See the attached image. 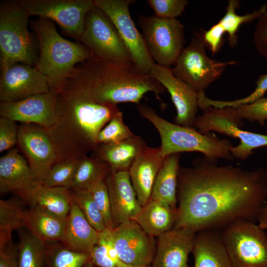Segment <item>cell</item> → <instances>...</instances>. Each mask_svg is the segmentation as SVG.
Returning <instances> with one entry per match:
<instances>
[{
    "instance_id": "cell-31",
    "label": "cell",
    "mask_w": 267,
    "mask_h": 267,
    "mask_svg": "<svg viewBox=\"0 0 267 267\" xmlns=\"http://www.w3.org/2000/svg\"><path fill=\"white\" fill-rule=\"evenodd\" d=\"M22 201L17 198L0 200V247L12 241L14 230L24 226Z\"/></svg>"
},
{
    "instance_id": "cell-27",
    "label": "cell",
    "mask_w": 267,
    "mask_h": 267,
    "mask_svg": "<svg viewBox=\"0 0 267 267\" xmlns=\"http://www.w3.org/2000/svg\"><path fill=\"white\" fill-rule=\"evenodd\" d=\"M22 218L24 226L44 243L61 241L66 218L34 208L24 210Z\"/></svg>"
},
{
    "instance_id": "cell-32",
    "label": "cell",
    "mask_w": 267,
    "mask_h": 267,
    "mask_svg": "<svg viewBox=\"0 0 267 267\" xmlns=\"http://www.w3.org/2000/svg\"><path fill=\"white\" fill-rule=\"evenodd\" d=\"M45 244L44 267H84L90 263L89 254L70 250L60 242Z\"/></svg>"
},
{
    "instance_id": "cell-39",
    "label": "cell",
    "mask_w": 267,
    "mask_h": 267,
    "mask_svg": "<svg viewBox=\"0 0 267 267\" xmlns=\"http://www.w3.org/2000/svg\"><path fill=\"white\" fill-rule=\"evenodd\" d=\"M103 217L106 228H113V222L108 190L105 179L101 180L89 188Z\"/></svg>"
},
{
    "instance_id": "cell-29",
    "label": "cell",
    "mask_w": 267,
    "mask_h": 267,
    "mask_svg": "<svg viewBox=\"0 0 267 267\" xmlns=\"http://www.w3.org/2000/svg\"><path fill=\"white\" fill-rule=\"evenodd\" d=\"M176 217V210L160 202L150 199L132 220L153 237L172 229Z\"/></svg>"
},
{
    "instance_id": "cell-43",
    "label": "cell",
    "mask_w": 267,
    "mask_h": 267,
    "mask_svg": "<svg viewBox=\"0 0 267 267\" xmlns=\"http://www.w3.org/2000/svg\"><path fill=\"white\" fill-rule=\"evenodd\" d=\"M253 41L259 54L267 58V9L258 19L253 34Z\"/></svg>"
},
{
    "instance_id": "cell-20",
    "label": "cell",
    "mask_w": 267,
    "mask_h": 267,
    "mask_svg": "<svg viewBox=\"0 0 267 267\" xmlns=\"http://www.w3.org/2000/svg\"><path fill=\"white\" fill-rule=\"evenodd\" d=\"M40 184L35 179L26 159L16 148L0 158V193L15 194L21 198Z\"/></svg>"
},
{
    "instance_id": "cell-36",
    "label": "cell",
    "mask_w": 267,
    "mask_h": 267,
    "mask_svg": "<svg viewBox=\"0 0 267 267\" xmlns=\"http://www.w3.org/2000/svg\"><path fill=\"white\" fill-rule=\"evenodd\" d=\"M134 134L124 123L123 114L120 110L99 132L97 137V144L117 143Z\"/></svg>"
},
{
    "instance_id": "cell-1",
    "label": "cell",
    "mask_w": 267,
    "mask_h": 267,
    "mask_svg": "<svg viewBox=\"0 0 267 267\" xmlns=\"http://www.w3.org/2000/svg\"><path fill=\"white\" fill-rule=\"evenodd\" d=\"M217 160L198 158L191 167H180L173 228L197 233L223 230L239 220L257 221L267 198V170L218 166Z\"/></svg>"
},
{
    "instance_id": "cell-38",
    "label": "cell",
    "mask_w": 267,
    "mask_h": 267,
    "mask_svg": "<svg viewBox=\"0 0 267 267\" xmlns=\"http://www.w3.org/2000/svg\"><path fill=\"white\" fill-rule=\"evenodd\" d=\"M256 88L254 91L248 96L233 101L215 100L204 96L201 99V104L204 107L212 106L216 108L225 107H235L240 105L253 102L264 97L267 91V74L261 75L256 81Z\"/></svg>"
},
{
    "instance_id": "cell-48",
    "label": "cell",
    "mask_w": 267,
    "mask_h": 267,
    "mask_svg": "<svg viewBox=\"0 0 267 267\" xmlns=\"http://www.w3.org/2000/svg\"><path fill=\"white\" fill-rule=\"evenodd\" d=\"M116 267H151L150 266H133L127 265L122 262H121L120 260L116 264Z\"/></svg>"
},
{
    "instance_id": "cell-45",
    "label": "cell",
    "mask_w": 267,
    "mask_h": 267,
    "mask_svg": "<svg viewBox=\"0 0 267 267\" xmlns=\"http://www.w3.org/2000/svg\"><path fill=\"white\" fill-rule=\"evenodd\" d=\"M90 263L97 267H116V265L108 256L106 248L98 238L89 253Z\"/></svg>"
},
{
    "instance_id": "cell-34",
    "label": "cell",
    "mask_w": 267,
    "mask_h": 267,
    "mask_svg": "<svg viewBox=\"0 0 267 267\" xmlns=\"http://www.w3.org/2000/svg\"><path fill=\"white\" fill-rule=\"evenodd\" d=\"M239 3L236 0H228L226 13L219 21L227 34L228 43L231 47H234L237 44V33L241 25L258 20L267 9V5L264 4L252 13L239 15L235 12Z\"/></svg>"
},
{
    "instance_id": "cell-7",
    "label": "cell",
    "mask_w": 267,
    "mask_h": 267,
    "mask_svg": "<svg viewBox=\"0 0 267 267\" xmlns=\"http://www.w3.org/2000/svg\"><path fill=\"white\" fill-rule=\"evenodd\" d=\"M203 113L197 117L195 128L204 134L217 132L233 138L240 143L231 146L229 151L234 158L244 161L253 153V150L267 146V135L252 133L241 129L242 120L236 108H216L208 106L202 109Z\"/></svg>"
},
{
    "instance_id": "cell-5",
    "label": "cell",
    "mask_w": 267,
    "mask_h": 267,
    "mask_svg": "<svg viewBox=\"0 0 267 267\" xmlns=\"http://www.w3.org/2000/svg\"><path fill=\"white\" fill-rule=\"evenodd\" d=\"M136 108L140 115L149 121L158 131L163 158L173 154L196 151L212 160L222 158L234 160L229 151L232 144L228 139H221L212 132L204 134L194 128L172 123L159 116L146 105L139 104Z\"/></svg>"
},
{
    "instance_id": "cell-35",
    "label": "cell",
    "mask_w": 267,
    "mask_h": 267,
    "mask_svg": "<svg viewBox=\"0 0 267 267\" xmlns=\"http://www.w3.org/2000/svg\"><path fill=\"white\" fill-rule=\"evenodd\" d=\"M70 190L73 203L79 207L91 226L98 232L103 231L106 228L103 217L88 189Z\"/></svg>"
},
{
    "instance_id": "cell-9",
    "label": "cell",
    "mask_w": 267,
    "mask_h": 267,
    "mask_svg": "<svg viewBox=\"0 0 267 267\" xmlns=\"http://www.w3.org/2000/svg\"><path fill=\"white\" fill-rule=\"evenodd\" d=\"M78 42L99 60L129 64L130 54L115 25L108 16L94 5L87 14L84 32Z\"/></svg>"
},
{
    "instance_id": "cell-3",
    "label": "cell",
    "mask_w": 267,
    "mask_h": 267,
    "mask_svg": "<svg viewBox=\"0 0 267 267\" xmlns=\"http://www.w3.org/2000/svg\"><path fill=\"white\" fill-rule=\"evenodd\" d=\"M96 59L92 94L98 103L117 105L131 102L137 105L147 92H154L160 100L159 95L166 90L149 74L138 71L133 63Z\"/></svg>"
},
{
    "instance_id": "cell-10",
    "label": "cell",
    "mask_w": 267,
    "mask_h": 267,
    "mask_svg": "<svg viewBox=\"0 0 267 267\" xmlns=\"http://www.w3.org/2000/svg\"><path fill=\"white\" fill-rule=\"evenodd\" d=\"M222 236L231 267H267V235L254 222L236 221Z\"/></svg>"
},
{
    "instance_id": "cell-4",
    "label": "cell",
    "mask_w": 267,
    "mask_h": 267,
    "mask_svg": "<svg viewBox=\"0 0 267 267\" xmlns=\"http://www.w3.org/2000/svg\"><path fill=\"white\" fill-rule=\"evenodd\" d=\"M31 26L40 50L35 66L46 77L50 89H56L78 64L91 57L82 43L62 37L51 20L39 17L31 21Z\"/></svg>"
},
{
    "instance_id": "cell-46",
    "label": "cell",
    "mask_w": 267,
    "mask_h": 267,
    "mask_svg": "<svg viewBox=\"0 0 267 267\" xmlns=\"http://www.w3.org/2000/svg\"><path fill=\"white\" fill-rule=\"evenodd\" d=\"M0 267H17V246L12 241L0 247Z\"/></svg>"
},
{
    "instance_id": "cell-28",
    "label": "cell",
    "mask_w": 267,
    "mask_h": 267,
    "mask_svg": "<svg viewBox=\"0 0 267 267\" xmlns=\"http://www.w3.org/2000/svg\"><path fill=\"white\" fill-rule=\"evenodd\" d=\"M180 156V154L176 153L164 158L156 178L150 199L166 204L176 210Z\"/></svg>"
},
{
    "instance_id": "cell-22",
    "label": "cell",
    "mask_w": 267,
    "mask_h": 267,
    "mask_svg": "<svg viewBox=\"0 0 267 267\" xmlns=\"http://www.w3.org/2000/svg\"><path fill=\"white\" fill-rule=\"evenodd\" d=\"M164 159L160 147L146 146L128 171L137 199L142 207L150 199L154 182Z\"/></svg>"
},
{
    "instance_id": "cell-15",
    "label": "cell",
    "mask_w": 267,
    "mask_h": 267,
    "mask_svg": "<svg viewBox=\"0 0 267 267\" xmlns=\"http://www.w3.org/2000/svg\"><path fill=\"white\" fill-rule=\"evenodd\" d=\"M110 236L119 260L133 266H150L155 256L153 237L134 220L110 228Z\"/></svg>"
},
{
    "instance_id": "cell-12",
    "label": "cell",
    "mask_w": 267,
    "mask_h": 267,
    "mask_svg": "<svg viewBox=\"0 0 267 267\" xmlns=\"http://www.w3.org/2000/svg\"><path fill=\"white\" fill-rule=\"evenodd\" d=\"M28 16L56 22L68 36L79 41L85 29V18L95 5L94 0H19Z\"/></svg>"
},
{
    "instance_id": "cell-19",
    "label": "cell",
    "mask_w": 267,
    "mask_h": 267,
    "mask_svg": "<svg viewBox=\"0 0 267 267\" xmlns=\"http://www.w3.org/2000/svg\"><path fill=\"white\" fill-rule=\"evenodd\" d=\"M109 196L113 228L132 220L142 207L136 197L128 171L110 172L105 178Z\"/></svg>"
},
{
    "instance_id": "cell-33",
    "label": "cell",
    "mask_w": 267,
    "mask_h": 267,
    "mask_svg": "<svg viewBox=\"0 0 267 267\" xmlns=\"http://www.w3.org/2000/svg\"><path fill=\"white\" fill-rule=\"evenodd\" d=\"M17 267H44L45 244L28 232H20Z\"/></svg>"
},
{
    "instance_id": "cell-16",
    "label": "cell",
    "mask_w": 267,
    "mask_h": 267,
    "mask_svg": "<svg viewBox=\"0 0 267 267\" xmlns=\"http://www.w3.org/2000/svg\"><path fill=\"white\" fill-rule=\"evenodd\" d=\"M149 75L169 92L177 110L175 124L195 129L198 94L187 84L175 77L170 67L155 63Z\"/></svg>"
},
{
    "instance_id": "cell-26",
    "label": "cell",
    "mask_w": 267,
    "mask_h": 267,
    "mask_svg": "<svg viewBox=\"0 0 267 267\" xmlns=\"http://www.w3.org/2000/svg\"><path fill=\"white\" fill-rule=\"evenodd\" d=\"M30 208L38 209L66 218L73 203L70 190L64 187L39 184L20 198Z\"/></svg>"
},
{
    "instance_id": "cell-25",
    "label": "cell",
    "mask_w": 267,
    "mask_h": 267,
    "mask_svg": "<svg viewBox=\"0 0 267 267\" xmlns=\"http://www.w3.org/2000/svg\"><path fill=\"white\" fill-rule=\"evenodd\" d=\"M146 146L141 137L134 134L117 143L98 144L91 156L107 163L113 170L129 171Z\"/></svg>"
},
{
    "instance_id": "cell-37",
    "label": "cell",
    "mask_w": 267,
    "mask_h": 267,
    "mask_svg": "<svg viewBox=\"0 0 267 267\" xmlns=\"http://www.w3.org/2000/svg\"><path fill=\"white\" fill-rule=\"evenodd\" d=\"M79 161H67L55 163L44 179L42 185L46 187L68 188Z\"/></svg>"
},
{
    "instance_id": "cell-44",
    "label": "cell",
    "mask_w": 267,
    "mask_h": 267,
    "mask_svg": "<svg viewBox=\"0 0 267 267\" xmlns=\"http://www.w3.org/2000/svg\"><path fill=\"white\" fill-rule=\"evenodd\" d=\"M225 33L223 28L218 22L207 31L202 33L203 39L206 46H208L212 55L217 53L223 44V37Z\"/></svg>"
},
{
    "instance_id": "cell-24",
    "label": "cell",
    "mask_w": 267,
    "mask_h": 267,
    "mask_svg": "<svg viewBox=\"0 0 267 267\" xmlns=\"http://www.w3.org/2000/svg\"><path fill=\"white\" fill-rule=\"evenodd\" d=\"M192 252L194 267H231L222 232L218 230L197 232Z\"/></svg>"
},
{
    "instance_id": "cell-23",
    "label": "cell",
    "mask_w": 267,
    "mask_h": 267,
    "mask_svg": "<svg viewBox=\"0 0 267 267\" xmlns=\"http://www.w3.org/2000/svg\"><path fill=\"white\" fill-rule=\"evenodd\" d=\"M99 232L87 220L79 207L73 203L67 215L60 242L68 249L89 254L98 242Z\"/></svg>"
},
{
    "instance_id": "cell-8",
    "label": "cell",
    "mask_w": 267,
    "mask_h": 267,
    "mask_svg": "<svg viewBox=\"0 0 267 267\" xmlns=\"http://www.w3.org/2000/svg\"><path fill=\"white\" fill-rule=\"evenodd\" d=\"M202 33L195 34L184 48L174 67L173 75L187 84L198 94L205 93L207 88L219 78L226 67L235 61L223 62L209 57Z\"/></svg>"
},
{
    "instance_id": "cell-2",
    "label": "cell",
    "mask_w": 267,
    "mask_h": 267,
    "mask_svg": "<svg viewBox=\"0 0 267 267\" xmlns=\"http://www.w3.org/2000/svg\"><path fill=\"white\" fill-rule=\"evenodd\" d=\"M97 68L90 57L78 64L56 88L55 121L47 129L56 163L79 161L97 145L101 129L120 111L117 105L97 102L92 88Z\"/></svg>"
},
{
    "instance_id": "cell-40",
    "label": "cell",
    "mask_w": 267,
    "mask_h": 267,
    "mask_svg": "<svg viewBox=\"0 0 267 267\" xmlns=\"http://www.w3.org/2000/svg\"><path fill=\"white\" fill-rule=\"evenodd\" d=\"M148 5L160 18L173 19L184 11L188 1L186 0H148Z\"/></svg>"
},
{
    "instance_id": "cell-13",
    "label": "cell",
    "mask_w": 267,
    "mask_h": 267,
    "mask_svg": "<svg viewBox=\"0 0 267 267\" xmlns=\"http://www.w3.org/2000/svg\"><path fill=\"white\" fill-rule=\"evenodd\" d=\"M132 0H94V4L110 18L130 54L132 62L140 72L149 74L155 63L147 48L143 36L131 17Z\"/></svg>"
},
{
    "instance_id": "cell-49",
    "label": "cell",
    "mask_w": 267,
    "mask_h": 267,
    "mask_svg": "<svg viewBox=\"0 0 267 267\" xmlns=\"http://www.w3.org/2000/svg\"><path fill=\"white\" fill-rule=\"evenodd\" d=\"M84 267H96L90 263H88Z\"/></svg>"
},
{
    "instance_id": "cell-42",
    "label": "cell",
    "mask_w": 267,
    "mask_h": 267,
    "mask_svg": "<svg viewBox=\"0 0 267 267\" xmlns=\"http://www.w3.org/2000/svg\"><path fill=\"white\" fill-rule=\"evenodd\" d=\"M18 126L16 122L0 117V152L13 148L17 144Z\"/></svg>"
},
{
    "instance_id": "cell-41",
    "label": "cell",
    "mask_w": 267,
    "mask_h": 267,
    "mask_svg": "<svg viewBox=\"0 0 267 267\" xmlns=\"http://www.w3.org/2000/svg\"><path fill=\"white\" fill-rule=\"evenodd\" d=\"M240 117L250 122H257L263 126L267 120V97H261L253 102L235 107Z\"/></svg>"
},
{
    "instance_id": "cell-18",
    "label": "cell",
    "mask_w": 267,
    "mask_h": 267,
    "mask_svg": "<svg viewBox=\"0 0 267 267\" xmlns=\"http://www.w3.org/2000/svg\"><path fill=\"white\" fill-rule=\"evenodd\" d=\"M46 77L35 66L16 63L1 72L0 102H14L49 91Z\"/></svg>"
},
{
    "instance_id": "cell-17",
    "label": "cell",
    "mask_w": 267,
    "mask_h": 267,
    "mask_svg": "<svg viewBox=\"0 0 267 267\" xmlns=\"http://www.w3.org/2000/svg\"><path fill=\"white\" fill-rule=\"evenodd\" d=\"M56 91L32 95L14 102H0V116L21 124H33L46 129L55 121Z\"/></svg>"
},
{
    "instance_id": "cell-11",
    "label": "cell",
    "mask_w": 267,
    "mask_h": 267,
    "mask_svg": "<svg viewBox=\"0 0 267 267\" xmlns=\"http://www.w3.org/2000/svg\"><path fill=\"white\" fill-rule=\"evenodd\" d=\"M139 24L148 51L154 62L169 67L174 65L184 49L183 25L177 18L143 15L139 17Z\"/></svg>"
},
{
    "instance_id": "cell-21",
    "label": "cell",
    "mask_w": 267,
    "mask_h": 267,
    "mask_svg": "<svg viewBox=\"0 0 267 267\" xmlns=\"http://www.w3.org/2000/svg\"><path fill=\"white\" fill-rule=\"evenodd\" d=\"M196 233L188 228H173L159 236L152 267H187Z\"/></svg>"
},
{
    "instance_id": "cell-47",
    "label": "cell",
    "mask_w": 267,
    "mask_h": 267,
    "mask_svg": "<svg viewBox=\"0 0 267 267\" xmlns=\"http://www.w3.org/2000/svg\"><path fill=\"white\" fill-rule=\"evenodd\" d=\"M259 227L264 230L267 228V200L260 210L257 218Z\"/></svg>"
},
{
    "instance_id": "cell-6",
    "label": "cell",
    "mask_w": 267,
    "mask_h": 267,
    "mask_svg": "<svg viewBox=\"0 0 267 267\" xmlns=\"http://www.w3.org/2000/svg\"><path fill=\"white\" fill-rule=\"evenodd\" d=\"M26 11L18 1L6 0L0 4V67L1 72L16 63L32 66L38 57L28 31Z\"/></svg>"
},
{
    "instance_id": "cell-30",
    "label": "cell",
    "mask_w": 267,
    "mask_h": 267,
    "mask_svg": "<svg viewBox=\"0 0 267 267\" xmlns=\"http://www.w3.org/2000/svg\"><path fill=\"white\" fill-rule=\"evenodd\" d=\"M111 170L106 162L92 156H85L79 160L68 188L70 190L88 188L95 183L105 179Z\"/></svg>"
},
{
    "instance_id": "cell-14",
    "label": "cell",
    "mask_w": 267,
    "mask_h": 267,
    "mask_svg": "<svg viewBox=\"0 0 267 267\" xmlns=\"http://www.w3.org/2000/svg\"><path fill=\"white\" fill-rule=\"evenodd\" d=\"M17 144L25 155L36 180L42 183L56 163V152L46 129L33 124L18 126Z\"/></svg>"
}]
</instances>
